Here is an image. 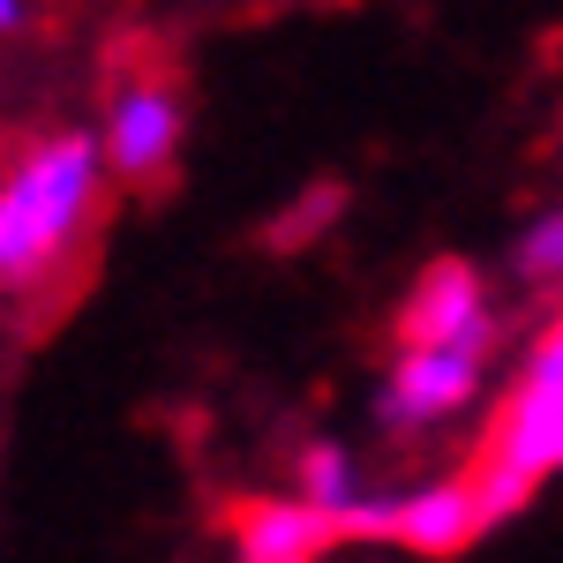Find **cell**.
<instances>
[{
	"mask_svg": "<svg viewBox=\"0 0 563 563\" xmlns=\"http://www.w3.org/2000/svg\"><path fill=\"white\" fill-rule=\"evenodd\" d=\"M180 151V98L166 84H129L113 98V121H106V158L121 180H151L166 174Z\"/></svg>",
	"mask_w": 563,
	"mask_h": 563,
	"instance_id": "obj_4",
	"label": "cell"
},
{
	"mask_svg": "<svg viewBox=\"0 0 563 563\" xmlns=\"http://www.w3.org/2000/svg\"><path fill=\"white\" fill-rule=\"evenodd\" d=\"M488 339H496V316L481 278L466 263H435L406 301V346H488Z\"/></svg>",
	"mask_w": 563,
	"mask_h": 563,
	"instance_id": "obj_3",
	"label": "cell"
},
{
	"mask_svg": "<svg viewBox=\"0 0 563 563\" xmlns=\"http://www.w3.org/2000/svg\"><path fill=\"white\" fill-rule=\"evenodd\" d=\"M301 496H316L331 519H346L353 511V466H346V451L339 443H308V459H301Z\"/></svg>",
	"mask_w": 563,
	"mask_h": 563,
	"instance_id": "obj_7",
	"label": "cell"
},
{
	"mask_svg": "<svg viewBox=\"0 0 563 563\" xmlns=\"http://www.w3.org/2000/svg\"><path fill=\"white\" fill-rule=\"evenodd\" d=\"M98 180H106V143H84V135L38 143L0 180V286H31L76 249Z\"/></svg>",
	"mask_w": 563,
	"mask_h": 563,
	"instance_id": "obj_1",
	"label": "cell"
},
{
	"mask_svg": "<svg viewBox=\"0 0 563 563\" xmlns=\"http://www.w3.org/2000/svg\"><path fill=\"white\" fill-rule=\"evenodd\" d=\"M331 541H346V526L331 519L316 496H278V504H249L233 519V549L249 563H316Z\"/></svg>",
	"mask_w": 563,
	"mask_h": 563,
	"instance_id": "obj_5",
	"label": "cell"
},
{
	"mask_svg": "<svg viewBox=\"0 0 563 563\" xmlns=\"http://www.w3.org/2000/svg\"><path fill=\"white\" fill-rule=\"evenodd\" d=\"M519 271H526V278H563V211H549L519 241Z\"/></svg>",
	"mask_w": 563,
	"mask_h": 563,
	"instance_id": "obj_8",
	"label": "cell"
},
{
	"mask_svg": "<svg viewBox=\"0 0 563 563\" xmlns=\"http://www.w3.org/2000/svg\"><path fill=\"white\" fill-rule=\"evenodd\" d=\"M481 361H488V346H406L398 368H390V384H384V421L390 429L451 421L459 406H474Z\"/></svg>",
	"mask_w": 563,
	"mask_h": 563,
	"instance_id": "obj_2",
	"label": "cell"
},
{
	"mask_svg": "<svg viewBox=\"0 0 563 563\" xmlns=\"http://www.w3.org/2000/svg\"><path fill=\"white\" fill-rule=\"evenodd\" d=\"M15 15H23V8H15V0H0V31H15Z\"/></svg>",
	"mask_w": 563,
	"mask_h": 563,
	"instance_id": "obj_9",
	"label": "cell"
},
{
	"mask_svg": "<svg viewBox=\"0 0 563 563\" xmlns=\"http://www.w3.org/2000/svg\"><path fill=\"white\" fill-rule=\"evenodd\" d=\"M481 526H488V511H481V488H474V481H435V488L398 496L390 541H398V549H413V556H459Z\"/></svg>",
	"mask_w": 563,
	"mask_h": 563,
	"instance_id": "obj_6",
	"label": "cell"
}]
</instances>
